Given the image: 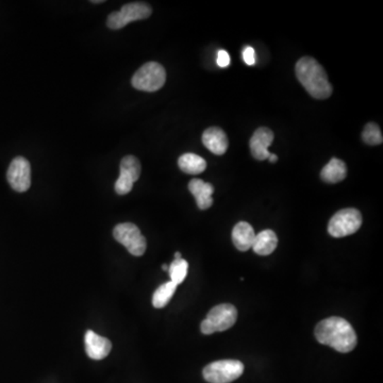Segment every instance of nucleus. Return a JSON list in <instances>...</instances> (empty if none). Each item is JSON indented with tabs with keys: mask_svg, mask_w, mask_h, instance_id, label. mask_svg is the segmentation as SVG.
Segmentation results:
<instances>
[{
	"mask_svg": "<svg viewBox=\"0 0 383 383\" xmlns=\"http://www.w3.org/2000/svg\"><path fill=\"white\" fill-rule=\"evenodd\" d=\"M243 59H244L245 63L247 66H255V49L250 46L245 47L244 51H243Z\"/></svg>",
	"mask_w": 383,
	"mask_h": 383,
	"instance_id": "nucleus-23",
	"label": "nucleus"
},
{
	"mask_svg": "<svg viewBox=\"0 0 383 383\" xmlns=\"http://www.w3.org/2000/svg\"><path fill=\"white\" fill-rule=\"evenodd\" d=\"M315 338L321 344L342 353H351L358 343L357 334L351 323L336 316L326 318L317 324Z\"/></svg>",
	"mask_w": 383,
	"mask_h": 383,
	"instance_id": "nucleus-1",
	"label": "nucleus"
},
{
	"mask_svg": "<svg viewBox=\"0 0 383 383\" xmlns=\"http://www.w3.org/2000/svg\"><path fill=\"white\" fill-rule=\"evenodd\" d=\"M362 139L368 145H380L383 142L380 128L375 123H368L364 128Z\"/></svg>",
	"mask_w": 383,
	"mask_h": 383,
	"instance_id": "nucleus-21",
	"label": "nucleus"
},
{
	"mask_svg": "<svg viewBox=\"0 0 383 383\" xmlns=\"http://www.w3.org/2000/svg\"><path fill=\"white\" fill-rule=\"evenodd\" d=\"M362 215L357 209L348 208L339 211L330 219L328 232L334 238H344L355 233L362 226Z\"/></svg>",
	"mask_w": 383,
	"mask_h": 383,
	"instance_id": "nucleus-6",
	"label": "nucleus"
},
{
	"mask_svg": "<svg viewBox=\"0 0 383 383\" xmlns=\"http://www.w3.org/2000/svg\"><path fill=\"white\" fill-rule=\"evenodd\" d=\"M113 236L117 242L123 245L131 255L141 257L145 253L147 247L146 238L135 224H118L113 230Z\"/></svg>",
	"mask_w": 383,
	"mask_h": 383,
	"instance_id": "nucleus-8",
	"label": "nucleus"
},
{
	"mask_svg": "<svg viewBox=\"0 0 383 383\" xmlns=\"http://www.w3.org/2000/svg\"><path fill=\"white\" fill-rule=\"evenodd\" d=\"M278 238L273 230H263L259 234H255L253 247L257 255H269L277 248Z\"/></svg>",
	"mask_w": 383,
	"mask_h": 383,
	"instance_id": "nucleus-16",
	"label": "nucleus"
},
{
	"mask_svg": "<svg viewBox=\"0 0 383 383\" xmlns=\"http://www.w3.org/2000/svg\"><path fill=\"white\" fill-rule=\"evenodd\" d=\"M255 238V230L246 221H240L232 230V241L240 251L249 250L253 247Z\"/></svg>",
	"mask_w": 383,
	"mask_h": 383,
	"instance_id": "nucleus-15",
	"label": "nucleus"
},
{
	"mask_svg": "<svg viewBox=\"0 0 383 383\" xmlns=\"http://www.w3.org/2000/svg\"><path fill=\"white\" fill-rule=\"evenodd\" d=\"M347 176V167L340 159H332L329 163L322 169L321 178L327 183H338L343 181Z\"/></svg>",
	"mask_w": 383,
	"mask_h": 383,
	"instance_id": "nucleus-17",
	"label": "nucleus"
},
{
	"mask_svg": "<svg viewBox=\"0 0 383 383\" xmlns=\"http://www.w3.org/2000/svg\"><path fill=\"white\" fill-rule=\"evenodd\" d=\"M162 269L165 272H169V265H162Z\"/></svg>",
	"mask_w": 383,
	"mask_h": 383,
	"instance_id": "nucleus-26",
	"label": "nucleus"
},
{
	"mask_svg": "<svg viewBox=\"0 0 383 383\" xmlns=\"http://www.w3.org/2000/svg\"><path fill=\"white\" fill-rule=\"evenodd\" d=\"M244 372V364L238 360H221L212 362L204 368L205 380L209 383H230Z\"/></svg>",
	"mask_w": 383,
	"mask_h": 383,
	"instance_id": "nucleus-5",
	"label": "nucleus"
},
{
	"mask_svg": "<svg viewBox=\"0 0 383 383\" xmlns=\"http://www.w3.org/2000/svg\"><path fill=\"white\" fill-rule=\"evenodd\" d=\"M177 284L171 281L166 282V284L159 286L156 292H154V296H152L154 307L157 308V309L164 308L169 303V300L173 298L174 294L177 290Z\"/></svg>",
	"mask_w": 383,
	"mask_h": 383,
	"instance_id": "nucleus-19",
	"label": "nucleus"
},
{
	"mask_svg": "<svg viewBox=\"0 0 383 383\" xmlns=\"http://www.w3.org/2000/svg\"><path fill=\"white\" fill-rule=\"evenodd\" d=\"M188 190L192 195L195 197L198 208L200 210H207L213 205L212 194L214 193V188L212 184L207 183L204 180L192 179L188 183Z\"/></svg>",
	"mask_w": 383,
	"mask_h": 383,
	"instance_id": "nucleus-13",
	"label": "nucleus"
},
{
	"mask_svg": "<svg viewBox=\"0 0 383 383\" xmlns=\"http://www.w3.org/2000/svg\"><path fill=\"white\" fill-rule=\"evenodd\" d=\"M85 351L87 355L93 360H102L108 357L112 344L110 341L92 330H87L85 338Z\"/></svg>",
	"mask_w": 383,
	"mask_h": 383,
	"instance_id": "nucleus-12",
	"label": "nucleus"
},
{
	"mask_svg": "<svg viewBox=\"0 0 383 383\" xmlns=\"http://www.w3.org/2000/svg\"><path fill=\"white\" fill-rule=\"evenodd\" d=\"M204 145L217 156L225 154L228 150V138L224 130L219 127H211L202 135Z\"/></svg>",
	"mask_w": 383,
	"mask_h": 383,
	"instance_id": "nucleus-14",
	"label": "nucleus"
},
{
	"mask_svg": "<svg viewBox=\"0 0 383 383\" xmlns=\"http://www.w3.org/2000/svg\"><path fill=\"white\" fill-rule=\"evenodd\" d=\"M179 169L188 175H198L207 169V162L195 154H184L178 160Z\"/></svg>",
	"mask_w": 383,
	"mask_h": 383,
	"instance_id": "nucleus-18",
	"label": "nucleus"
},
{
	"mask_svg": "<svg viewBox=\"0 0 383 383\" xmlns=\"http://www.w3.org/2000/svg\"><path fill=\"white\" fill-rule=\"evenodd\" d=\"M121 173L115 182V192L118 195L130 193L133 184L139 180L141 175V163L135 156H126L121 161Z\"/></svg>",
	"mask_w": 383,
	"mask_h": 383,
	"instance_id": "nucleus-9",
	"label": "nucleus"
},
{
	"mask_svg": "<svg viewBox=\"0 0 383 383\" xmlns=\"http://www.w3.org/2000/svg\"><path fill=\"white\" fill-rule=\"evenodd\" d=\"M93 4H102L104 3V0H94V1H92Z\"/></svg>",
	"mask_w": 383,
	"mask_h": 383,
	"instance_id": "nucleus-27",
	"label": "nucleus"
},
{
	"mask_svg": "<svg viewBox=\"0 0 383 383\" xmlns=\"http://www.w3.org/2000/svg\"><path fill=\"white\" fill-rule=\"evenodd\" d=\"M8 182L18 193H24L31 186L30 163L24 157H16L7 173Z\"/></svg>",
	"mask_w": 383,
	"mask_h": 383,
	"instance_id": "nucleus-10",
	"label": "nucleus"
},
{
	"mask_svg": "<svg viewBox=\"0 0 383 383\" xmlns=\"http://www.w3.org/2000/svg\"><path fill=\"white\" fill-rule=\"evenodd\" d=\"M152 7L145 3L126 4L121 11L112 12L107 20V26L112 30H118L129 23L145 20L152 16Z\"/></svg>",
	"mask_w": 383,
	"mask_h": 383,
	"instance_id": "nucleus-7",
	"label": "nucleus"
},
{
	"mask_svg": "<svg viewBox=\"0 0 383 383\" xmlns=\"http://www.w3.org/2000/svg\"><path fill=\"white\" fill-rule=\"evenodd\" d=\"M175 259H181V253L179 251L175 253Z\"/></svg>",
	"mask_w": 383,
	"mask_h": 383,
	"instance_id": "nucleus-25",
	"label": "nucleus"
},
{
	"mask_svg": "<svg viewBox=\"0 0 383 383\" xmlns=\"http://www.w3.org/2000/svg\"><path fill=\"white\" fill-rule=\"evenodd\" d=\"M296 76L308 93L316 99H326L332 94V85L323 66L310 56H303L297 62Z\"/></svg>",
	"mask_w": 383,
	"mask_h": 383,
	"instance_id": "nucleus-2",
	"label": "nucleus"
},
{
	"mask_svg": "<svg viewBox=\"0 0 383 383\" xmlns=\"http://www.w3.org/2000/svg\"><path fill=\"white\" fill-rule=\"evenodd\" d=\"M166 72L161 64L148 62L133 75V83L135 89L144 92H157L164 85Z\"/></svg>",
	"mask_w": 383,
	"mask_h": 383,
	"instance_id": "nucleus-4",
	"label": "nucleus"
},
{
	"mask_svg": "<svg viewBox=\"0 0 383 383\" xmlns=\"http://www.w3.org/2000/svg\"><path fill=\"white\" fill-rule=\"evenodd\" d=\"M269 160L271 161L272 163L277 162L278 157L276 156V154H269Z\"/></svg>",
	"mask_w": 383,
	"mask_h": 383,
	"instance_id": "nucleus-24",
	"label": "nucleus"
},
{
	"mask_svg": "<svg viewBox=\"0 0 383 383\" xmlns=\"http://www.w3.org/2000/svg\"><path fill=\"white\" fill-rule=\"evenodd\" d=\"M274 141V133L271 129L267 127H261L255 130L250 139V152L253 158L259 161L267 160L269 159L271 152H269V147Z\"/></svg>",
	"mask_w": 383,
	"mask_h": 383,
	"instance_id": "nucleus-11",
	"label": "nucleus"
},
{
	"mask_svg": "<svg viewBox=\"0 0 383 383\" xmlns=\"http://www.w3.org/2000/svg\"><path fill=\"white\" fill-rule=\"evenodd\" d=\"M238 310L231 303H221L213 308L208 313L206 320L200 325L204 334L226 332L236 324Z\"/></svg>",
	"mask_w": 383,
	"mask_h": 383,
	"instance_id": "nucleus-3",
	"label": "nucleus"
},
{
	"mask_svg": "<svg viewBox=\"0 0 383 383\" xmlns=\"http://www.w3.org/2000/svg\"><path fill=\"white\" fill-rule=\"evenodd\" d=\"M188 263L184 259H175L169 267L171 281L179 286L188 275Z\"/></svg>",
	"mask_w": 383,
	"mask_h": 383,
	"instance_id": "nucleus-20",
	"label": "nucleus"
},
{
	"mask_svg": "<svg viewBox=\"0 0 383 383\" xmlns=\"http://www.w3.org/2000/svg\"><path fill=\"white\" fill-rule=\"evenodd\" d=\"M217 66H219V68H228V66H230V56L229 54H228L226 50H219V52H217Z\"/></svg>",
	"mask_w": 383,
	"mask_h": 383,
	"instance_id": "nucleus-22",
	"label": "nucleus"
}]
</instances>
